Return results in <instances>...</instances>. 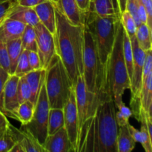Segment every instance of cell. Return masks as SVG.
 Returning <instances> with one entry per match:
<instances>
[{
    "label": "cell",
    "mask_w": 152,
    "mask_h": 152,
    "mask_svg": "<svg viewBox=\"0 0 152 152\" xmlns=\"http://www.w3.org/2000/svg\"><path fill=\"white\" fill-rule=\"evenodd\" d=\"M19 77L10 74L6 81L3 91V106L7 117L17 120L16 111L19 106L17 86Z\"/></svg>",
    "instance_id": "11"
},
{
    "label": "cell",
    "mask_w": 152,
    "mask_h": 152,
    "mask_svg": "<svg viewBox=\"0 0 152 152\" xmlns=\"http://www.w3.org/2000/svg\"><path fill=\"white\" fill-rule=\"evenodd\" d=\"M9 73L7 72L5 70L3 69L0 65V111H2L4 114V106H3V91H4V86L9 77Z\"/></svg>",
    "instance_id": "36"
},
{
    "label": "cell",
    "mask_w": 152,
    "mask_h": 152,
    "mask_svg": "<svg viewBox=\"0 0 152 152\" xmlns=\"http://www.w3.org/2000/svg\"><path fill=\"white\" fill-rule=\"evenodd\" d=\"M123 56H124L125 62H126V68H127L128 74L132 80V72H133V51H132V43H131L130 38L126 32L123 33Z\"/></svg>",
    "instance_id": "27"
},
{
    "label": "cell",
    "mask_w": 152,
    "mask_h": 152,
    "mask_svg": "<svg viewBox=\"0 0 152 152\" xmlns=\"http://www.w3.org/2000/svg\"><path fill=\"white\" fill-rule=\"evenodd\" d=\"M10 127L16 141L22 145L25 152H45L42 145L27 129L20 130L13 126L11 123H10Z\"/></svg>",
    "instance_id": "15"
},
{
    "label": "cell",
    "mask_w": 152,
    "mask_h": 152,
    "mask_svg": "<svg viewBox=\"0 0 152 152\" xmlns=\"http://www.w3.org/2000/svg\"><path fill=\"white\" fill-rule=\"evenodd\" d=\"M42 147L45 152H75L65 127L48 135Z\"/></svg>",
    "instance_id": "12"
},
{
    "label": "cell",
    "mask_w": 152,
    "mask_h": 152,
    "mask_svg": "<svg viewBox=\"0 0 152 152\" xmlns=\"http://www.w3.org/2000/svg\"><path fill=\"white\" fill-rule=\"evenodd\" d=\"M34 28L37 35V53L39 56L42 68L45 69L53 55L56 53L54 37L40 22Z\"/></svg>",
    "instance_id": "9"
},
{
    "label": "cell",
    "mask_w": 152,
    "mask_h": 152,
    "mask_svg": "<svg viewBox=\"0 0 152 152\" xmlns=\"http://www.w3.org/2000/svg\"><path fill=\"white\" fill-rule=\"evenodd\" d=\"M88 11L101 16H120L117 0H91Z\"/></svg>",
    "instance_id": "17"
},
{
    "label": "cell",
    "mask_w": 152,
    "mask_h": 152,
    "mask_svg": "<svg viewBox=\"0 0 152 152\" xmlns=\"http://www.w3.org/2000/svg\"><path fill=\"white\" fill-rule=\"evenodd\" d=\"M116 108L118 111H116V120L119 127L126 126L129 123V119L132 116V111L129 107L126 106L123 102L117 105Z\"/></svg>",
    "instance_id": "30"
},
{
    "label": "cell",
    "mask_w": 152,
    "mask_h": 152,
    "mask_svg": "<svg viewBox=\"0 0 152 152\" xmlns=\"http://www.w3.org/2000/svg\"><path fill=\"white\" fill-rule=\"evenodd\" d=\"M137 4L138 0H126V10H127L132 14L138 26L140 25L141 22L137 15Z\"/></svg>",
    "instance_id": "37"
},
{
    "label": "cell",
    "mask_w": 152,
    "mask_h": 152,
    "mask_svg": "<svg viewBox=\"0 0 152 152\" xmlns=\"http://www.w3.org/2000/svg\"><path fill=\"white\" fill-rule=\"evenodd\" d=\"M31 92V96L30 101L35 105L38 98L39 91L42 86L44 83L45 77V69L32 70L25 76Z\"/></svg>",
    "instance_id": "19"
},
{
    "label": "cell",
    "mask_w": 152,
    "mask_h": 152,
    "mask_svg": "<svg viewBox=\"0 0 152 152\" xmlns=\"http://www.w3.org/2000/svg\"><path fill=\"white\" fill-rule=\"evenodd\" d=\"M79 8L84 13H86L88 10L91 0H75Z\"/></svg>",
    "instance_id": "39"
},
{
    "label": "cell",
    "mask_w": 152,
    "mask_h": 152,
    "mask_svg": "<svg viewBox=\"0 0 152 152\" xmlns=\"http://www.w3.org/2000/svg\"><path fill=\"white\" fill-rule=\"evenodd\" d=\"M74 93H75L76 103H77V114H78L79 134H80V129L82 125L94 114L97 105L109 94H107L104 96H97L89 93L86 89L83 74L78 76L77 77V82L74 85Z\"/></svg>",
    "instance_id": "8"
},
{
    "label": "cell",
    "mask_w": 152,
    "mask_h": 152,
    "mask_svg": "<svg viewBox=\"0 0 152 152\" xmlns=\"http://www.w3.org/2000/svg\"><path fill=\"white\" fill-rule=\"evenodd\" d=\"M152 72L142 79V86L140 94V102L143 111L151 115L152 111Z\"/></svg>",
    "instance_id": "20"
},
{
    "label": "cell",
    "mask_w": 152,
    "mask_h": 152,
    "mask_svg": "<svg viewBox=\"0 0 152 152\" xmlns=\"http://www.w3.org/2000/svg\"><path fill=\"white\" fill-rule=\"evenodd\" d=\"M34 105L31 101L27 100L19 105L16 111L17 120L21 123V126H23L31 121L34 111Z\"/></svg>",
    "instance_id": "26"
},
{
    "label": "cell",
    "mask_w": 152,
    "mask_h": 152,
    "mask_svg": "<svg viewBox=\"0 0 152 152\" xmlns=\"http://www.w3.org/2000/svg\"><path fill=\"white\" fill-rule=\"evenodd\" d=\"M136 145V142L131 135L128 124L120 126L117 137V152H131Z\"/></svg>",
    "instance_id": "21"
},
{
    "label": "cell",
    "mask_w": 152,
    "mask_h": 152,
    "mask_svg": "<svg viewBox=\"0 0 152 152\" xmlns=\"http://www.w3.org/2000/svg\"><path fill=\"white\" fill-rule=\"evenodd\" d=\"M62 10L68 20L77 25H84L86 13L77 6L75 0H59Z\"/></svg>",
    "instance_id": "18"
},
{
    "label": "cell",
    "mask_w": 152,
    "mask_h": 152,
    "mask_svg": "<svg viewBox=\"0 0 152 152\" xmlns=\"http://www.w3.org/2000/svg\"><path fill=\"white\" fill-rule=\"evenodd\" d=\"M49 109L50 106L44 81L34 106L32 118L29 123L22 126L23 129H27L42 145L48 136Z\"/></svg>",
    "instance_id": "7"
},
{
    "label": "cell",
    "mask_w": 152,
    "mask_h": 152,
    "mask_svg": "<svg viewBox=\"0 0 152 152\" xmlns=\"http://www.w3.org/2000/svg\"><path fill=\"white\" fill-rule=\"evenodd\" d=\"M116 109L112 96L108 95L82 125L77 152H117Z\"/></svg>",
    "instance_id": "1"
},
{
    "label": "cell",
    "mask_w": 152,
    "mask_h": 152,
    "mask_svg": "<svg viewBox=\"0 0 152 152\" xmlns=\"http://www.w3.org/2000/svg\"></svg>",
    "instance_id": "44"
},
{
    "label": "cell",
    "mask_w": 152,
    "mask_h": 152,
    "mask_svg": "<svg viewBox=\"0 0 152 152\" xmlns=\"http://www.w3.org/2000/svg\"><path fill=\"white\" fill-rule=\"evenodd\" d=\"M0 65L7 72H10V59L7 45L5 42H0Z\"/></svg>",
    "instance_id": "33"
},
{
    "label": "cell",
    "mask_w": 152,
    "mask_h": 152,
    "mask_svg": "<svg viewBox=\"0 0 152 152\" xmlns=\"http://www.w3.org/2000/svg\"><path fill=\"white\" fill-rule=\"evenodd\" d=\"M107 67L99 59L91 34L85 26L83 50V77L86 89L97 96L111 94L108 88Z\"/></svg>",
    "instance_id": "3"
},
{
    "label": "cell",
    "mask_w": 152,
    "mask_h": 152,
    "mask_svg": "<svg viewBox=\"0 0 152 152\" xmlns=\"http://www.w3.org/2000/svg\"><path fill=\"white\" fill-rule=\"evenodd\" d=\"M6 45H7L9 59H10V72L9 74H13L19 56H20L21 53L23 51L22 48L21 38L7 42H6Z\"/></svg>",
    "instance_id": "24"
},
{
    "label": "cell",
    "mask_w": 152,
    "mask_h": 152,
    "mask_svg": "<svg viewBox=\"0 0 152 152\" xmlns=\"http://www.w3.org/2000/svg\"><path fill=\"white\" fill-rule=\"evenodd\" d=\"M7 17L32 27L36 26L39 22L34 7H25L18 4L10 10Z\"/></svg>",
    "instance_id": "16"
},
{
    "label": "cell",
    "mask_w": 152,
    "mask_h": 152,
    "mask_svg": "<svg viewBox=\"0 0 152 152\" xmlns=\"http://www.w3.org/2000/svg\"><path fill=\"white\" fill-rule=\"evenodd\" d=\"M10 123V122L7 120V117L2 112L0 111V130L7 127Z\"/></svg>",
    "instance_id": "40"
},
{
    "label": "cell",
    "mask_w": 152,
    "mask_h": 152,
    "mask_svg": "<svg viewBox=\"0 0 152 152\" xmlns=\"http://www.w3.org/2000/svg\"><path fill=\"white\" fill-rule=\"evenodd\" d=\"M18 2L12 0H6V1H0V23L7 18L9 12Z\"/></svg>",
    "instance_id": "34"
},
{
    "label": "cell",
    "mask_w": 152,
    "mask_h": 152,
    "mask_svg": "<svg viewBox=\"0 0 152 152\" xmlns=\"http://www.w3.org/2000/svg\"><path fill=\"white\" fill-rule=\"evenodd\" d=\"M17 94L19 104L30 100L31 96V89L28 86L25 76L19 77L17 86Z\"/></svg>",
    "instance_id": "31"
},
{
    "label": "cell",
    "mask_w": 152,
    "mask_h": 152,
    "mask_svg": "<svg viewBox=\"0 0 152 152\" xmlns=\"http://www.w3.org/2000/svg\"><path fill=\"white\" fill-rule=\"evenodd\" d=\"M26 25L10 18H5L0 23V42H7L20 39Z\"/></svg>",
    "instance_id": "14"
},
{
    "label": "cell",
    "mask_w": 152,
    "mask_h": 152,
    "mask_svg": "<svg viewBox=\"0 0 152 152\" xmlns=\"http://www.w3.org/2000/svg\"><path fill=\"white\" fill-rule=\"evenodd\" d=\"M120 22L124 31L129 37L135 36L137 28L136 22L130 13L126 10L120 14Z\"/></svg>",
    "instance_id": "29"
},
{
    "label": "cell",
    "mask_w": 152,
    "mask_h": 152,
    "mask_svg": "<svg viewBox=\"0 0 152 152\" xmlns=\"http://www.w3.org/2000/svg\"><path fill=\"white\" fill-rule=\"evenodd\" d=\"M50 1H51L52 2H53V3H57L58 1H59V0H50Z\"/></svg>",
    "instance_id": "43"
},
{
    "label": "cell",
    "mask_w": 152,
    "mask_h": 152,
    "mask_svg": "<svg viewBox=\"0 0 152 152\" xmlns=\"http://www.w3.org/2000/svg\"><path fill=\"white\" fill-rule=\"evenodd\" d=\"M32 71L30 67L29 62L28 60V56H27V50H23L21 53L18 59L17 65H16V69H15L14 74L17 77H21L26 75L28 73Z\"/></svg>",
    "instance_id": "32"
},
{
    "label": "cell",
    "mask_w": 152,
    "mask_h": 152,
    "mask_svg": "<svg viewBox=\"0 0 152 152\" xmlns=\"http://www.w3.org/2000/svg\"><path fill=\"white\" fill-rule=\"evenodd\" d=\"M45 86L50 108H63L74 86L56 53L45 68Z\"/></svg>",
    "instance_id": "6"
},
{
    "label": "cell",
    "mask_w": 152,
    "mask_h": 152,
    "mask_svg": "<svg viewBox=\"0 0 152 152\" xmlns=\"http://www.w3.org/2000/svg\"><path fill=\"white\" fill-rule=\"evenodd\" d=\"M117 4H118L119 10H120V13L121 14L123 11L126 10V0H117Z\"/></svg>",
    "instance_id": "41"
},
{
    "label": "cell",
    "mask_w": 152,
    "mask_h": 152,
    "mask_svg": "<svg viewBox=\"0 0 152 152\" xmlns=\"http://www.w3.org/2000/svg\"><path fill=\"white\" fill-rule=\"evenodd\" d=\"M120 22V16H101L91 11L86 13L85 26L91 34L99 59L105 67L114 47Z\"/></svg>",
    "instance_id": "5"
},
{
    "label": "cell",
    "mask_w": 152,
    "mask_h": 152,
    "mask_svg": "<svg viewBox=\"0 0 152 152\" xmlns=\"http://www.w3.org/2000/svg\"><path fill=\"white\" fill-rule=\"evenodd\" d=\"M22 48L23 50H34L37 51V35L34 27L26 25L22 37Z\"/></svg>",
    "instance_id": "25"
},
{
    "label": "cell",
    "mask_w": 152,
    "mask_h": 152,
    "mask_svg": "<svg viewBox=\"0 0 152 152\" xmlns=\"http://www.w3.org/2000/svg\"><path fill=\"white\" fill-rule=\"evenodd\" d=\"M16 142L9 123L7 127L0 130V152H10Z\"/></svg>",
    "instance_id": "28"
},
{
    "label": "cell",
    "mask_w": 152,
    "mask_h": 152,
    "mask_svg": "<svg viewBox=\"0 0 152 152\" xmlns=\"http://www.w3.org/2000/svg\"><path fill=\"white\" fill-rule=\"evenodd\" d=\"M123 33L124 28L120 22L107 65L108 88L116 107L123 102L122 98L125 91L131 88V80L123 56Z\"/></svg>",
    "instance_id": "4"
},
{
    "label": "cell",
    "mask_w": 152,
    "mask_h": 152,
    "mask_svg": "<svg viewBox=\"0 0 152 152\" xmlns=\"http://www.w3.org/2000/svg\"><path fill=\"white\" fill-rule=\"evenodd\" d=\"M47 0H18V4L25 7H34Z\"/></svg>",
    "instance_id": "38"
},
{
    "label": "cell",
    "mask_w": 152,
    "mask_h": 152,
    "mask_svg": "<svg viewBox=\"0 0 152 152\" xmlns=\"http://www.w3.org/2000/svg\"><path fill=\"white\" fill-rule=\"evenodd\" d=\"M62 109L64 112L65 128L67 131L70 141L75 149V152H77L79 142V121L74 86L71 89L69 97Z\"/></svg>",
    "instance_id": "10"
},
{
    "label": "cell",
    "mask_w": 152,
    "mask_h": 152,
    "mask_svg": "<svg viewBox=\"0 0 152 152\" xmlns=\"http://www.w3.org/2000/svg\"><path fill=\"white\" fill-rule=\"evenodd\" d=\"M27 56H28V60L31 70L41 69V62H40L39 56L37 51L27 50Z\"/></svg>",
    "instance_id": "35"
},
{
    "label": "cell",
    "mask_w": 152,
    "mask_h": 152,
    "mask_svg": "<svg viewBox=\"0 0 152 152\" xmlns=\"http://www.w3.org/2000/svg\"><path fill=\"white\" fill-rule=\"evenodd\" d=\"M151 32L152 31L145 23H141L137 28L135 34L137 41L140 48L145 52L152 50Z\"/></svg>",
    "instance_id": "23"
},
{
    "label": "cell",
    "mask_w": 152,
    "mask_h": 152,
    "mask_svg": "<svg viewBox=\"0 0 152 152\" xmlns=\"http://www.w3.org/2000/svg\"><path fill=\"white\" fill-rule=\"evenodd\" d=\"M56 12V53L62 60L74 86L78 76L83 74L84 25L73 24L65 16L60 4L53 3Z\"/></svg>",
    "instance_id": "2"
},
{
    "label": "cell",
    "mask_w": 152,
    "mask_h": 152,
    "mask_svg": "<svg viewBox=\"0 0 152 152\" xmlns=\"http://www.w3.org/2000/svg\"><path fill=\"white\" fill-rule=\"evenodd\" d=\"M63 127H65L63 109L58 108H50L48 120V135L53 134Z\"/></svg>",
    "instance_id": "22"
},
{
    "label": "cell",
    "mask_w": 152,
    "mask_h": 152,
    "mask_svg": "<svg viewBox=\"0 0 152 152\" xmlns=\"http://www.w3.org/2000/svg\"><path fill=\"white\" fill-rule=\"evenodd\" d=\"M39 21L54 37L56 34V12L53 2L47 0L34 7Z\"/></svg>",
    "instance_id": "13"
},
{
    "label": "cell",
    "mask_w": 152,
    "mask_h": 152,
    "mask_svg": "<svg viewBox=\"0 0 152 152\" xmlns=\"http://www.w3.org/2000/svg\"><path fill=\"white\" fill-rule=\"evenodd\" d=\"M10 152H25V150L19 142H16L13 146V148L10 149Z\"/></svg>",
    "instance_id": "42"
}]
</instances>
